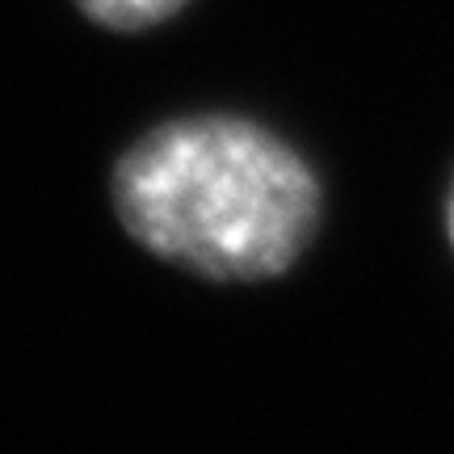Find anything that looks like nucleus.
Masks as SVG:
<instances>
[{"mask_svg": "<svg viewBox=\"0 0 454 454\" xmlns=\"http://www.w3.org/2000/svg\"><path fill=\"white\" fill-rule=\"evenodd\" d=\"M114 207L156 257L215 282H261L303 257L320 223V185L270 130L185 118L118 160Z\"/></svg>", "mask_w": 454, "mask_h": 454, "instance_id": "1", "label": "nucleus"}, {"mask_svg": "<svg viewBox=\"0 0 454 454\" xmlns=\"http://www.w3.org/2000/svg\"><path fill=\"white\" fill-rule=\"evenodd\" d=\"M76 4L110 30H147L164 17H173L185 0H76Z\"/></svg>", "mask_w": 454, "mask_h": 454, "instance_id": "2", "label": "nucleus"}, {"mask_svg": "<svg viewBox=\"0 0 454 454\" xmlns=\"http://www.w3.org/2000/svg\"><path fill=\"white\" fill-rule=\"evenodd\" d=\"M446 231H450V244H454V194H450V211H446Z\"/></svg>", "mask_w": 454, "mask_h": 454, "instance_id": "3", "label": "nucleus"}]
</instances>
